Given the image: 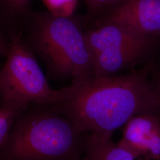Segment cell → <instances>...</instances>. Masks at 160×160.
I'll list each match as a JSON object with an SVG mask.
<instances>
[{"label": "cell", "mask_w": 160, "mask_h": 160, "mask_svg": "<svg viewBox=\"0 0 160 160\" xmlns=\"http://www.w3.org/2000/svg\"><path fill=\"white\" fill-rule=\"evenodd\" d=\"M118 144L137 158L160 160V113L137 114L122 127Z\"/></svg>", "instance_id": "obj_6"}, {"label": "cell", "mask_w": 160, "mask_h": 160, "mask_svg": "<svg viewBox=\"0 0 160 160\" xmlns=\"http://www.w3.org/2000/svg\"><path fill=\"white\" fill-rule=\"evenodd\" d=\"M10 41L6 62L0 70L1 103L23 109L31 104L52 106L66 98L71 86L52 88L36 56L20 36L12 37Z\"/></svg>", "instance_id": "obj_4"}, {"label": "cell", "mask_w": 160, "mask_h": 160, "mask_svg": "<svg viewBox=\"0 0 160 160\" xmlns=\"http://www.w3.org/2000/svg\"><path fill=\"white\" fill-rule=\"evenodd\" d=\"M153 86H154L155 92L157 95V97L160 103V75H159L158 77L157 78L154 84H153Z\"/></svg>", "instance_id": "obj_13"}, {"label": "cell", "mask_w": 160, "mask_h": 160, "mask_svg": "<svg viewBox=\"0 0 160 160\" xmlns=\"http://www.w3.org/2000/svg\"><path fill=\"white\" fill-rule=\"evenodd\" d=\"M20 38L44 63L51 79L72 81L92 77V57L78 18L33 11Z\"/></svg>", "instance_id": "obj_3"}, {"label": "cell", "mask_w": 160, "mask_h": 160, "mask_svg": "<svg viewBox=\"0 0 160 160\" xmlns=\"http://www.w3.org/2000/svg\"><path fill=\"white\" fill-rule=\"evenodd\" d=\"M11 46V41L0 31V57H7Z\"/></svg>", "instance_id": "obj_12"}, {"label": "cell", "mask_w": 160, "mask_h": 160, "mask_svg": "<svg viewBox=\"0 0 160 160\" xmlns=\"http://www.w3.org/2000/svg\"><path fill=\"white\" fill-rule=\"evenodd\" d=\"M152 64L124 75L89 77L72 81L68 96L52 108L81 133L111 139L114 131L137 114L160 113V103L148 81Z\"/></svg>", "instance_id": "obj_1"}, {"label": "cell", "mask_w": 160, "mask_h": 160, "mask_svg": "<svg viewBox=\"0 0 160 160\" xmlns=\"http://www.w3.org/2000/svg\"></svg>", "instance_id": "obj_14"}, {"label": "cell", "mask_w": 160, "mask_h": 160, "mask_svg": "<svg viewBox=\"0 0 160 160\" xmlns=\"http://www.w3.org/2000/svg\"><path fill=\"white\" fill-rule=\"evenodd\" d=\"M87 6L88 13L91 16H96L108 12L112 8L119 4L123 0H82Z\"/></svg>", "instance_id": "obj_11"}, {"label": "cell", "mask_w": 160, "mask_h": 160, "mask_svg": "<svg viewBox=\"0 0 160 160\" xmlns=\"http://www.w3.org/2000/svg\"><path fill=\"white\" fill-rule=\"evenodd\" d=\"M100 23H114L138 32L160 36V0H123L108 11Z\"/></svg>", "instance_id": "obj_7"}, {"label": "cell", "mask_w": 160, "mask_h": 160, "mask_svg": "<svg viewBox=\"0 0 160 160\" xmlns=\"http://www.w3.org/2000/svg\"><path fill=\"white\" fill-rule=\"evenodd\" d=\"M32 0H0V31L10 40L20 36L33 10Z\"/></svg>", "instance_id": "obj_8"}, {"label": "cell", "mask_w": 160, "mask_h": 160, "mask_svg": "<svg viewBox=\"0 0 160 160\" xmlns=\"http://www.w3.org/2000/svg\"><path fill=\"white\" fill-rule=\"evenodd\" d=\"M133 155L111 139L96 133L86 135V147L81 160H138Z\"/></svg>", "instance_id": "obj_9"}, {"label": "cell", "mask_w": 160, "mask_h": 160, "mask_svg": "<svg viewBox=\"0 0 160 160\" xmlns=\"http://www.w3.org/2000/svg\"><path fill=\"white\" fill-rule=\"evenodd\" d=\"M85 37L92 77L113 75L139 62L152 51L156 40V37L114 23H100L85 32Z\"/></svg>", "instance_id": "obj_5"}, {"label": "cell", "mask_w": 160, "mask_h": 160, "mask_svg": "<svg viewBox=\"0 0 160 160\" xmlns=\"http://www.w3.org/2000/svg\"><path fill=\"white\" fill-rule=\"evenodd\" d=\"M86 142V133L52 106L31 104L0 146V160H81Z\"/></svg>", "instance_id": "obj_2"}, {"label": "cell", "mask_w": 160, "mask_h": 160, "mask_svg": "<svg viewBox=\"0 0 160 160\" xmlns=\"http://www.w3.org/2000/svg\"><path fill=\"white\" fill-rule=\"evenodd\" d=\"M22 110L10 104L1 103L0 106V146L5 142L12 126Z\"/></svg>", "instance_id": "obj_10"}]
</instances>
